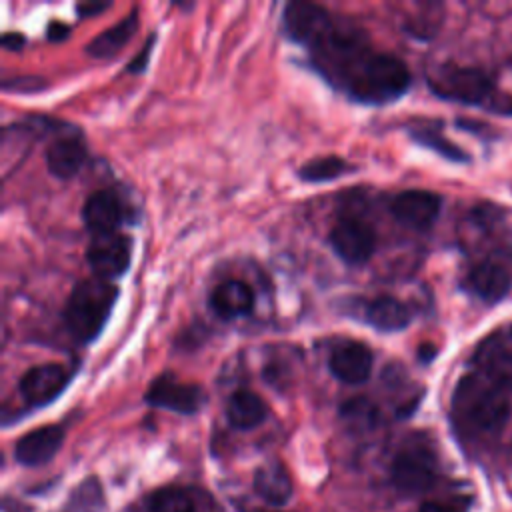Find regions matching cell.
Wrapping results in <instances>:
<instances>
[{
	"mask_svg": "<svg viewBox=\"0 0 512 512\" xmlns=\"http://www.w3.org/2000/svg\"><path fill=\"white\" fill-rule=\"evenodd\" d=\"M68 24L60 22V20H50L46 26V38L50 42H62L64 38H68Z\"/></svg>",
	"mask_w": 512,
	"mask_h": 512,
	"instance_id": "4dcf8cb0",
	"label": "cell"
},
{
	"mask_svg": "<svg viewBox=\"0 0 512 512\" xmlns=\"http://www.w3.org/2000/svg\"><path fill=\"white\" fill-rule=\"evenodd\" d=\"M46 86L44 78L38 76H16L4 80V90H16V92H38Z\"/></svg>",
	"mask_w": 512,
	"mask_h": 512,
	"instance_id": "83f0119b",
	"label": "cell"
},
{
	"mask_svg": "<svg viewBox=\"0 0 512 512\" xmlns=\"http://www.w3.org/2000/svg\"><path fill=\"white\" fill-rule=\"evenodd\" d=\"M148 512H196V506L184 488L166 486L150 496Z\"/></svg>",
	"mask_w": 512,
	"mask_h": 512,
	"instance_id": "484cf974",
	"label": "cell"
},
{
	"mask_svg": "<svg viewBox=\"0 0 512 512\" xmlns=\"http://www.w3.org/2000/svg\"><path fill=\"white\" fill-rule=\"evenodd\" d=\"M144 400L150 406L156 408H164L170 412H178V414H196L204 402H206V394L198 384H190V382H180L178 378H174L172 374H160L152 380V384L148 386Z\"/></svg>",
	"mask_w": 512,
	"mask_h": 512,
	"instance_id": "ba28073f",
	"label": "cell"
},
{
	"mask_svg": "<svg viewBox=\"0 0 512 512\" xmlns=\"http://www.w3.org/2000/svg\"><path fill=\"white\" fill-rule=\"evenodd\" d=\"M340 416L342 420L352 428V430H372L378 424L380 412L376 408V404L370 398L364 396H356L350 398L348 402L342 404L340 408Z\"/></svg>",
	"mask_w": 512,
	"mask_h": 512,
	"instance_id": "d4e9b609",
	"label": "cell"
},
{
	"mask_svg": "<svg viewBox=\"0 0 512 512\" xmlns=\"http://www.w3.org/2000/svg\"><path fill=\"white\" fill-rule=\"evenodd\" d=\"M86 144L78 130L66 132L60 138L52 140L46 148V168L52 176L60 180H68L80 172L86 162Z\"/></svg>",
	"mask_w": 512,
	"mask_h": 512,
	"instance_id": "e0dca14e",
	"label": "cell"
},
{
	"mask_svg": "<svg viewBox=\"0 0 512 512\" xmlns=\"http://www.w3.org/2000/svg\"><path fill=\"white\" fill-rule=\"evenodd\" d=\"M102 508H104L102 484L98 478L90 476L72 490V494L68 496L60 512H102Z\"/></svg>",
	"mask_w": 512,
	"mask_h": 512,
	"instance_id": "603a6c76",
	"label": "cell"
},
{
	"mask_svg": "<svg viewBox=\"0 0 512 512\" xmlns=\"http://www.w3.org/2000/svg\"><path fill=\"white\" fill-rule=\"evenodd\" d=\"M420 512H466V506L456 502H424Z\"/></svg>",
	"mask_w": 512,
	"mask_h": 512,
	"instance_id": "f546056e",
	"label": "cell"
},
{
	"mask_svg": "<svg viewBox=\"0 0 512 512\" xmlns=\"http://www.w3.org/2000/svg\"><path fill=\"white\" fill-rule=\"evenodd\" d=\"M124 216V204L112 190L92 192L82 206V220L92 236L118 232Z\"/></svg>",
	"mask_w": 512,
	"mask_h": 512,
	"instance_id": "5bb4252c",
	"label": "cell"
},
{
	"mask_svg": "<svg viewBox=\"0 0 512 512\" xmlns=\"http://www.w3.org/2000/svg\"><path fill=\"white\" fill-rule=\"evenodd\" d=\"M210 308L222 320L242 318L254 308V292L244 280H224L210 292Z\"/></svg>",
	"mask_w": 512,
	"mask_h": 512,
	"instance_id": "ac0fdd59",
	"label": "cell"
},
{
	"mask_svg": "<svg viewBox=\"0 0 512 512\" xmlns=\"http://www.w3.org/2000/svg\"><path fill=\"white\" fill-rule=\"evenodd\" d=\"M106 8H110V2H82L76 6V14L80 18H90L94 14H100Z\"/></svg>",
	"mask_w": 512,
	"mask_h": 512,
	"instance_id": "1f68e13d",
	"label": "cell"
},
{
	"mask_svg": "<svg viewBox=\"0 0 512 512\" xmlns=\"http://www.w3.org/2000/svg\"><path fill=\"white\" fill-rule=\"evenodd\" d=\"M364 318L378 332H398L410 324L412 316L402 300L390 294H382L366 304Z\"/></svg>",
	"mask_w": 512,
	"mask_h": 512,
	"instance_id": "d6986e66",
	"label": "cell"
},
{
	"mask_svg": "<svg viewBox=\"0 0 512 512\" xmlns=\"http://www.w3.org/2000/svg\"><path fill=\"white\" fill-rule=\"evenodd\" d=\"M508 392L478 372L466 374L452 396V416L462 432L472 436L496 434L508 420Z\"/></svg>",
	"mask_w": 512,
	"mask_h": 512,
	"instance_id": "7a4b0ae2",
	"label": "cell"
},
{
	"mask_svg": "<svg viewBox=\"0 0 512 512\" xmlns=\"http://www.w3.org/2000/svg\"><path fill=\"white\" fill-rule=\"evenodd\" d=\"M434 346H430V344H424V346H420V360H424V362H430L432 358H434Z\"/></svg>",
	"mask_w": 512,
	"mask_h": 512,
	"instance_id": "836d02e7",
	"label": "cell"
},
{
	"mask_svg": "<svg viewBox=\"0 0 512 512\" xmlns=\"http://www.w3.org/2000/svg\"><path fill=\"white\" fill-rule=\"evenodd\" d=\"M430 90L446 100L462 104H480L492 90L490 78L472 66H442L428 76Z\"/></svg>",
	"mask_w": 512,
	"mask_h": 512,
	"instance_id": "5b68a950",
	"label": "cell"
},
{
	"mask_svg": "<svg viewBox=\"0 0 512 512\" xmlns=\"http://www.w3.org/2000/svg\"><path fill=\"white\" fill-rule=\"evenodd\" d=\"M132 258V238L122 232L92 236L86 248V262L94 276L112 280L126 272Z\"/></svg>",
	"mask_w": 512,
	"mask_h": 512,
	"instance_id": "52a82bcc",
	"label": "cell"
},
{
	"mask_svg": "<svg viewBox=\"0 0 512 512\" xmlns=\"http://www.w3.org/2000/svg\"><path fill=\"white\" fill-rule=\"evenodd\" d=\"M474 366V372L480 376L488 378L506 392L512 390V346H508L500 336H490L478 346Z\"/></svg>",
	"mask_w": 512,
	"mask_h": 512,
	"instance_id": "9a60e30c",
	"label": "cell"
},
{
	"mask_svg": "<svg viewBox=\"0 0 512 512\" xmlns=\"http://www.w3.org/2000/svg\"><path fill=\"white\" fill-rule=\"evenodd\" d=\"M268 416V408L264 404V400L250 392V390H236L230 394L228 402H226V418L230 422V426L238 428V430H250L256 428L258 424H262Z\"/></svg>",
	"mask_w": 512,
	"mask_h": 512,
	"instance_id": "44dd1931",
	"label": "cell"
},
{
	"mask_svg": "<svg viewBox=\"0 0 512 512\" xmlns=\"http://www.w3.org/2000/svg\"><path fill=\"white\" fill-rule=\"evenodd\" d=\"M350 170H352V166L340 156H320V158H314V160L306 162L298 170V176L304 182H314L316 184V182L336 180L344 172H350Z\"/></svg>",
	"mask_w": 512,
	"mask_h": 512,
	"instance_id": "cb8c5ba5",
	"label": "cell"
},
{
	"mask_svg": "<svg viewBox=\"0 0 512 512\" xmlns=\"http://www.w3.org/2000/svg\"><path fill=\"white\" fill-rule=\"evenodd\" d=\"M118 290L110 280L90 276L80 280L64 304V324L68 332L82 344L98 338L106 326Z\"/></svg>",
	"mask_w": 512,
	"mask_h": 512,
	"instance_id": "3957f363",
	"label": "cell"
},
{
	"mask_svg": "<svg viewBox=\"0 0 512 512\" xmlns=\"http://www.w3.org/2000/svg\"><path fill=\"white\" fill-rule=\"evenodd\" d=\"M0 42H2V46H4L6 50H20L26 40H24V36H22L20 32H4Z\"/></svg>",
	"mask_w": 512,
	"mask_h": 512,
	"instance_id": "d6a6232c",
	"label": "cell"
},
{
	"mask_svg": "<svg viewBox=\"0 0 512 512\" xmlns=\"http://www.w3.org/2000/svg\"><path fill=\"white\" fill-rule=\"evenodd\" d=\"M330 22L332 14L324 6H318L314 2H290L284 6L282 12L286 36L296 44H302L304 48L314 38H318Z\"/></svg>",
	"mask_w": 512,
	"mask_h": 512,
	"instance_id": "7c38bea8",
	"label": "cell"
},
{
	"mask_svg": "<svg viewBox=\"0 0 512 512\" xmlns=\"http://www.w3.org/2000/svg\"><path fill=\"white\" fill-rule=\"evenodd\" d=\"M372 350L358 340H344L328 356L330 374L344 384H362L372 372Z\"/></svg>",
	"mask_w": 512,
	"mask_h": 512,
	"instance_id": "4fadbf2b",
	"label": "cell"
},
{
	"mask_svg": "<svg viewBox=\"0 0 512 512\" xmlns=\"http://www.w3.org/2000/svg\"><path fill=\"white\" fill-rule=\"evenodd\" d=\"M306 50L318 74L360 104H388L410 88L400 58L374 50L362 30L334 18Z\"/></svg>",
	"mask_w": 512,
	"mask_h": 512,
	"instance_id": "6da1fadb",
	"label": "cell"
},
{
	"mask_svg": "<svg viewBox=\"0 0 512 512\" xmlns=\"http://www.w3.org/2000/svg\"><path fill=\"white\" fill-rule=\"evenodd\" d=\"M254 490L268 504L280 506L288 502L292 496V480L288 470L276 460L262 464L254 474Z\"/></svg>",
	"mask_w": 512,
	"mask_h": 512,
	"instance_id": "7402d4cb",
	"label": "cell"
},
{
	"mask_svg": "<svg viewBox=\"0 0 512 512\" xmlns=\"http://www.w3.org/2000/svg\"><path fill=\"white\" fill-rule=\"evenodd\" d=\"M154 40H156V34H150L146 44L142 46V50L130 60V64L126 66L128 72L132 74H138V72H144L146 66H148V60H150V54H152V46H154Z\"/></svg>",
	"mask_w": 512,
	"mask_h": 512,
	"instance_id": "f1b7e54d",
	"label": "cell"
},
{
	"mask_svg": "<svg viewBox=\"0 0 512 512\" xmlns=\"http://www.w3.org/2000/svg\"><path fill=\"white\" fill-rule=\"evenodd\" d=\"M64 442V428L48 424L34 428L14 444V458L24 466H40L56 456Z\"/></svg>",
	"mask_w": 512,
	"mask_h": 512,
	"instance_id": "2e32d148",
	"label": "cell"
},
{
	"mask_svg": "<svg viewBox=\"0 0 512 512\" xmlns=\"http://www.w3.org/2000/svg\"><path fill=\"white\" fill-rule=\"evenodd\" d=\"M468 286L484 302H498L512 288V266L508 258L490 254L478 260L468 272Z\"/></svg>",
	"mask_w": 512,
	"mask_h": 512,
	"instance_id": "8fae6325",
	"label": "cell"
},
{
	"mask_svg": "<svg viewBox=\"0 0 512 512\" xmlns=\"http://www.w3.org/2000/svg\"><path fill=\"white\" fill-rule=\"evenodd\" d=\"M412 138L416 140V142H420L422 146H428V148H432V150H436L440 156H444V158H448V160H458V162H462V160H466L468 156L460 150V148H456L452 142H448L446 138H442L438 132H434V130H416V132H412Z\"/></svg>",
	"mask_w": 512,
	"mask_h": 512,
	"instance_id": "4316f807",
	"label": "cell"
},
{
	"mask_svg": "<svg viewBox=\"0 0 512 512\" xmlns=\"http://www.w3.org/2000/svg\"><path fill=\"white\" fill-rule=\"evenodd\" d=\"M390 476L404 494L426 492L438 478V460L424 440L406 442L392 460Z\"/></svg>",
	"mask_w": 512,
	"mask_h": 512,
	"instance_id": "277c9868",
	"label": "cell"
},
{
	"mask_svg": "<svg viewBox=\"0 0 512 512\" xmlns=\"http://www.w3.org/2000/svg\"><path fill=\"white\" fill-rule=\"evenodd\" d=\"M328 242L346 264L358 266L368 262L374 254L376 232L366 220L358 216H344L332 226Z\"/></svg>",
	"mask_w": 512,
	"mask_h": 512,
	"instance_id": "8992f818",
	"label": "cell"
},
{
	"mask_svg": "<svg viewBox=\"0 0 512 512\" xmlns=\"http://www.w3.org/2000/svg\"><path fill=\"white\" fill-rule=\"evenodd\" d=\"M70 378L72 372L64 364L46 362L26 370L18 382V390L30 406H46L64 392Z\"/></svg>",
	"mask_w": 512,
	"mask_h": 512,
	"instance_id": "9c48e42d",
	"label": "cell"
},
{
	"mask_svg": "<svg viewBox=\"0 0 512 512\" xmlns=\"http://www.w3.org/2000/svg\"><path fill=\"white\" fill-rule=\"evenodd\" d=\"M136 28H138V16H136V10H132L122 20H118L114 26H110L102 34L94 36L86 44V54L92 58H100V60L116 56L130 42Z\"/></svg>",
	"mask_w": 512,
	"mask_h": 512,
	"instance_id": "ffe728a7",
	"label": "cell"
},
{
	"mask_svg": "<svg viewBox=\"0 0 512 512\" xmlns=\"http://www.w3.org/2000/svg\"><path fill=\"white\" fill-rule=\"evenodd\" d=\"M442 198L430 190H404L390 202L392 216L406 228L424 232L440 214Z\"/></svg>",
	"mask_w": 512,
	"mask_h": 512,
	"instance_id": "30bf717a",
	"label": "cell"
}]
</instances>
